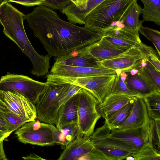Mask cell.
<instances>
[{
  "label": "cell",
  "instance_id": "obj_41",
  "mask_svg": "<svg viewBox=\"0 0 160 160\" xmlns=\"http://www.w3.org/2000/svg\"><path fill=\"white\" fill-rule=\"evenodd\" d=\"M7 112H12L8 107L0 100V118H3L5 113Z\"/></svg>",
  "mask_w": 160,
  "mask_h": 160
},
{
  "label": "cell",
  "instance_id": "obj_8",
  "mask_svg": "<svg viewBox=\"0 0 160 160\" xmlns=\"http://www.w3.org/2000/svg\"><path fill=\"white\" fill-rule=\"evenodd\" d=\"M111 130L105 121L103 125L94 131L89 138L94 147L105 155L108 160L125 159L136 152L111 138Z\"/></svg>",
  "mask_w": 160,
  "mask_h": 160
},
{
  "label": "cell",
  "instance_id": "obj_17",
  "mask_svg": "<svg viewBox=\"0 0 160 160\" xmlns=\"http://www.w3.org/2000/svg\"><path fill=\"white\" fill-rule=\"evenodd\" d=\"M93 144L89 138L80 136L64 148L58 160H78L80 157L91 151Z\"/></svg>",
  "mask_w": 160,
  "mask_h": 160
},
{
  "label": "cell",
  "instance_id": "obj_28",
  "mask_svg": "<svg viewBox=\"0 0 160 160\" xmlns=\"http://www.w3.org/2000/svg\"><path fill=\"white\" fill-rule=\"evenodd\" d=\"M132 156L135 160H160V151L148 142Z\"/></svg>",
  "mask_w": 160,
  "mask_h": 160
},
{
  "label": "cell",
  "instance_id": "obj_21",
  "mask_svg": "<svg viewBox=\"0 0 160 160\" xmlns=\"http://www.w3.org/2000/svg\"><path fill=\"white\" fill-rule=\"evenodd\" d=\"M142 8L137 3V1L132 3L121 15L114 24L134 32L139 36L138 28L141 21L139 16L142 13Z\"/></svg>",
  "mask_w": 160,
  "mask_h": 160
},
{
  "label": "cell",
  "instance_id": "obj_33",
  "mask_svg": "<svg viewBox=\"0 0 160 160\" xmlns=\"http://www.w3.org/2000/svg\"><path fill=\"white\" fill-rule=\"evenodd\" d=\"M82 88L77 85L68 83L61 96L59 101V106L68 101Z\"/></svg>",
  "mask_w": 160,
  "mask_h": 160
},
{
  "label": "cell",
  "instance_id": "obj_36",
  "mask_svg": "<svg viewBox=\"0 0 160 160\" xmlns=\"http://www.w3.org/2000/svg\"><path fill=\"white\" fill-rule=\"evenodd\" d=\"M43 5L52 10H58L60 11L69 4L70 0H44Z\"/></svg>",
  "mask_w": 160,
  "mask_h": 160
},
{
  "label": "cell",
  "instance_id": "obj_19",
  "mask_svg": "<svg viewBox=\"0 0 160 160\" xmlns=\"http://www.w3.org/2000/svg\"><path fill=\"white\" fill-rule=\"evenodd\" d=\"M138 96L122 94H110L101 104L97 109L101 117L105 119L108 115L119 109Z\"/></svg>",
  "mask_w": 160,
  "mask_h": 160
},
{
  "label": "cell",
  "instance_id": "obj_22",
  "mask_svg": "<svg viewBox=\"0 0 160 160\" xmlns=\"http://www.w3.org/2000/svg\"><path fill=\"white\" fill-rule=\"evenodd\" d=\"M104 0H88L82 10L78 9L72 2L61 12L67 16L69 22L74 24H85L86 16L96 7Z\"/></svg>",
  "mask_w": 160,
  "mask_h": 160
},
{
  "label": "cell",
  "instance_id": "obj_12",
  "mask_svg": "<svg viewBox=\"0 0 160 160\" xmlns=\"http://www.w3.org/2000/svg\"><path fill=\"white\" fill-rule=\"evenodd\" d=\"M150 118L147 124L138 128L123 131L112 130L109 136L137 151L148 142L150 143Z\"/></svg>",
  "mask_w": 160,
  "mask_h": 160
},
{
  "label": "cell",
  "instance_id": "obj_26",
  "mask_svg": "<svg viewBox=\"0 0 160 160\" xmlns=\"http://www.w3.org/2000/svg\"><path fill=\"white\" fill-rule=\"evenodd\" d=\"M102 36L115 37L134 42H141L139 36L134 32L125 28L111 25L99 33Z\"/></svg>",
  "mask_w": 160,
  "mask_h": 160
},
{
  "label": "cell",
  "instance_id": "obj_14",
  "mask_svg": "<svg viewBox=\"0 0 160 160\" xmlns=\"http://www.w3.org/2000/svg\"><path fill=\"white\" fill-rule=\"evenodd\" d=\"M88 46L75 49L64 55L55 58V62L73 66L101 67L99 66L97 60L89 53Z\"/></svg>",
  "mask_w": 160,
  "mask_h": 160
},
{
  "label": "cell",
  "instance_id": "obj_11",
  "mask_svg": "<svg viewBox=\"0 0 160 160\" xmlns=\"http://www.w3.org/2000/svg\"><path fill=\"white\" fill-rule=\"evenodd\" d=\"M0 100L12 112L27 122L36 119L35 104L21 94L0 91Z\"/></svg>",
  "mask_w": 160,
  "mask_h": 160
},
{
  "label": "cell",
  "instance_id": "obj_4",
  "mask_svg": "<svg viewBox=\"0 0 160 160\" xmlns=\"http://www.w3.org/2000/svg\"><path fill=\"white\" fill-rule=\"evenodd\" d=\"M48 85L40 94L35 103L36 118L39 121L55 124L61 96L68 83L47 78Z\"/></svg>",
  "mask_w": 160,
  "mask_h": 160
},
{
  "label": "cell",
  "instance_id": "obj_2",
  "mask_svg": "<svg viewBox=\"0 0 160 160\" xmlns=\"http://www.w3.org/2000/svg\"><path fill=\"white\" fill-rule=\"evenodd\" d=\"M25 14L9 2L0 6V24L4 34L13 41L30 59L32 74L39 77L48 73L51 56L39 54L34 49L26 34L23 25Z\"/></svg>",
  "mask_w": 160,
  "mask_h": 160
},
{
  "label": "cell",
  "instance_id": "obj_5",
  "mask_svg": "<svg viewBox=\"0 0 160 160\" xmlns=\"http://www.w3.org/2000/svg\"><path fill=\"white\" fill-rule=\"evenodd\" d=\"M47 76L52 79L74 84L84 88L91 93L100 104L111 94L116 74L80 78L61 77L50 74Z\"/></svg>",
  "mask_w": 160,
  "mask_h": 160
},
{
  "label": "cell",
  "instance_id": "obj_23",
  "mask_svg": "<svg viewBox=\"0 0 160 160\" xmlns=\"http://www.w3.org/2000/svg\"><path fill=\"white\" fill-rule=\"evenodd\" d=\"M78 133V124L76 122L61 129L56 127L53 131L52 136L56 144L61 145L65 148L77 138Z\"/></svg>",
  "mask_w": 160,
  "mask_h": 160
},
{
  "label": "cell",
  "instance_id": "obj_6",
  "mask_svg": "<svg viewBox=\"0 0 160 160\" xmlns=\"http://www.w3.org/2000/svg\"><path fill=\"white\" fill-rule=\"evenodd\" d=\"M78 92V135L88 138L93 132L96 124L101 117L97 109L98 103L94 97L84 88Z\"/></svg>",
  "mask_w": 160,
  "mask_h": 160
},
{
  "label": "cell",
  "instance_id": "obj_7",
  "mask_svg": "<svg viewBox=\"0 0 160 160\" xmlns=\"http://www.w3.org/2000/svg\"><path fill=\"white\" fill-rule=\"evenodd\" d=\"M48 85L22 75L8 73L0 79V91L18 93L34 104Z\"/></svg>",
  "mask_w": 160,
  "mask_h": 160
},
{
  "label": "cell",
  "instance_id": "obj_25",
  "mask_svg": "<svg viewBox=\"0 0 160 160\" xmlns=\"http://www.w3.org/2000/svg\"><path fill=\"white\" fill-rule=\"evenodd\" d=\"M144 7L142 9L144 21H151L160 25V0H140Z\"/></svg>",
  "mask_w": 160,
  "mask_h": 160
},
{
  "label": "cell",
  "instance_id": "obj_27",
  "mask_svg": "<svg viewBox=\"0 0 160 160\" xmlns=\"http://www.w3.org/2000/svg\"><path fill=\"white\" fill-rule=\"evenodd\" d=\"M142 98L149 118L160 120V92L155 91Z\"/></svg>",
  "mask_w": 160,
  "mask_h": 160
},
{
  "label": "cell",
  "instance_id": "obj_46",
  "mask_svg": "<svg viewBox=\"0 0 160 160\" xmlns=\"http://www.w3.org/2000/svg\"><path fill=\"white\" fill-rule=\"evenodd\" d=\"M138 72V70L137 69H133L128 72L132 75H134L136 74Z\"/></svg>",
  "mask_w": 160,
  "mask_h": 160
},
{
  "label": "cell",
  "instance_id": "obj_30",
  "mask_svg": "<svg viewBox=\"0 0 160 160\" xmlns=\"http://www.w3.org/2000/svg\"><path fill=\"white\" fill-rule=\"evenodd\" d=\"M143 22L141 20L138 31L142 34L151 41L155 46L158 55L160 56V32L157 30L145 27L142 25Z\"/></svg>",
  "mask_w": 160,
  "mask_h": 160
},
{
  "label": "cell",
  "instance_id": "obj_13",
  "mask_svg": "<svg viewBox=\"0 0 160 160\" xmlns=\"http://www.w3.org/2000/svg\"><path fill=\"white\" fill-rule=\"evenodd\" d=\"M50 74L59 76L80 78L116 74L114 70L103 67L90 68L71 66L55 62Z\"/></svg>",
  "mask_w": 160,
  "mask_h": 160
},
{
  "label": "cell",
  "instance_id": "obj_31",
  "mask_svg": "<svg viewBox=\"0 0 160 160\" xmlns=\"http://www.w3.org/2000/svg\"><path fill=\"white\" fill-rule=\"evenodd\" d=\"M149 139L150 143L160 151V120L151 119Z\"/></svg>",
  "mask_w": 160,
  "mask_h": 160
},
{
  "label": "cell",
  "instance_id": "obj_38",
  "mask_svg": "<svg viewBox=\"0 0 160 160\" xmlns=\"http://www.w3.org/2000/svg\"><path fill=\"white\" fill-rule=\"evenodd\" d=\"M8 2H12L27 7L43 5L44 0H8Z\"/></svg>",
  "mask_w": 160,
  "mask_h": 160
},
{
  "label": "cell",
  "instance_id": "obj_42",
  "mask_svg": "<svg viewBox=\"0 0 160 160\" xmlns=\"http://www.w3.org/2000/svg\"><path fill=\"white\" fill-rule=\"evenodd\" d=\"M22 158L24 160H46L34 153H31L26 157H22Z\"/></svg>",
  "mask_w": 160,
  "mask_h": 160
},
{
  "label": "cell",
  "instance_id": "obj_37",
  "mask_svg": "<svg viewBox=\"0 0 160 160\" xmlns=\"http://www.w3.org/2000/svg\"><path fill=\"white\" fill-rule=\"evenodd\" d=\"M78 160H108L107 158L94 147L86 155L79 158Z\"/></svg>",
  "mask_w": 160,
  "mask_h": 160
},
{
  "label": "cell",
  "instance_id": "obj_35",
  "mask_svg": "<svg viewBox=\"0 0 160 160\" xmlns=\"http://www.w3.org/2000/svg\"><path fill=\"white\" fill-rule=\"evenodd\" d=\"M3 119L10 124L15 130L27 122L12 112L5 113Z\"/></svg>",
  "mask_w": 160,
  "mask_h": 160
},
{
  "label": "cell",
  "instance_id": "obj_44",
  "mask_svg": "<svg viewBox=\"0 0 160 160\" xmlns=\"http://www.w3.org/2000/svg\"><path fill=\"white\" fill-rule=\"evenodd\" d=\"M0 126L6 127L12 129L14 131V128L9 123L6 121L3 118H0Z\"/></svg>",
  "mask_w": 160,
  "mask_h": 160
},
{
  "label": "cell",
  "instance_id": "obj_47",
  "mask_svg": "<svg viewBox=\"0 0 160 160\" xmlns=\"http://www.w3.org/2000/svg\"><path fill=\"white\" fill-rule=\"evenodd\" d=\"M126 159L128 160H134V159L132 156H129L128 157H127L126 158Z\"/></svg>",
  "mask_w": 160,
  "mask_h": 160
},
{
  "label": "cell",
  "instance_id": "obj_24",
  "mask_svg": "<svg viewBox=\"0 0 160 160\" xmlns=\"http://www.w3.org/2000/svg\"><path fill=\"white\" fill-rule=\"evenodd\" d=\"M135 99L111 114L105 119L111 130L117 129L127 119L132 111Z\"/></svg>",
  "mask_w": 160,
  "mask_h": 160
},
{
  "label": "cell",
  "instance_id": "obj_1",
  "mask_svg": "<svg viewBox=\"0 0 160 160\" xmlns=\"http://www.w3.org/2000/svg\"><path fill=\"white\" fill-rule=\"evenodd\" d=\"M24 19L51 57H59L102 38L99 33L64 21L53 10L43 5L25 14Z\"/></svg>",
  "mask_w": 160,
  "mask_h": 160
},
{
  "label": "cell",
  "instance_id": "obj_45",
  "mask_svg": "<svg viewBox=\"0 0 160 160\" xmlns=\"http://www.w3.org/2000/svg\"><path fill=\"white\" fill-rule=\"evenodd\" d=\"M121 78L122 81L124 82L127 77L128 74L126 72H122L120 74Z\"/></svg>",
  "mask_w": 160,
  "mask_h": 160
},
{
  "label": "cell",
  "instance_id": "obj_49",
  "mask_svg": "<svg viewBox=\"0 0 160 160\" xmlns=\"http://www.w3.org/2000/svg\"><path fill=\"white\" fill-rule=\"evenodd\" d=\"M2 0H0V2L2 1Z\"/></svg>",
  "mask_w": 160,
  "mask_h": 160
},
{
  "label": "cell",
  "instance_id": "obj_16",
  "mask_svg": "<svg viewBox=\"0 0 160 160\" xmlns=\"http://www.w3.org/2000/svg\"><path fill=\"white\" fill-rule=\"evenodd\" d=\"M128 49L113 45L103 37L97 42L88 46L89 53L98 62L116 58Z\"/></svg>",
  "mask_w": 160,
  "mask_h": 160
},
{
  "label": "cell",
  "instance_id": "obj_3",
  "mask_svg": "<svg viewBox=\"0 0 160 160\" xmlns=\"http://www.w3.org/2000/svg\"><path fill=\"white\" fill-rule=\"evenodd\" d=\"M137 0H104L85 18L84 27L100 33L118 21L127 8Z\"/></svg>",
  "mask_w": 160,
  "mask_h": 160
},
{
  "label": "cell",
  "instance_id": "obj_34",
  "mask_svg": "<svg viewBox=\"0 0 160 160\" xmlns=\"http://www.w3.org/2000/svg\"><path fill=\"white\" fill-rule=\"evenodd\" d=\"M102 37L112 44L121 48L127 49H129L135 47L139 44L132 41L115 37L108 36Z\"/></svg>",
  "mask_w": 160,
  "mask_h": 160
},
{
  "label": "cell",
  "instance_id": "obj_18",
  "mask_svg": "<svg viewBox=\"0 0 160 160\" xmlns=\"http://www.w3.org/2000/svg\"><path fill=\"white\" fill-rule=\"evenodd\" d=\"M78 92L59 107L55 124L58 128L61 129L68 124L77 122Z\"/></svg>",
  "mask_w": 160,
  "mask_h": 160
},
{
  "label": "cell",
  "instance_id": "obj_15",
  "mask_svg": "<svg viewBox=\"0 0 160 160\" xmlns=\"http://www.w3.org/2000/svg\"><path fill=\"white\" fill-rule=\"evenodd\" d=\"M147 107L142 97L135 99L132 111L127 119L116 129L123 131L142 127L149 121Z\"/></svg>",
  "mask_w": 160,
  "mask_h": 160
},
{
  "label": "cell",
  "instance_id": "obj_20",
  "mask_svg": "<svg viewBox=\"0 0 160 160\" xmlns=\"http://www.w3.org/2000/svg\"><path fill=\"white\" fill-rule=\"evenodd\" d=\"M126 72L128 76L124 82L128 89L136 96L143 97L157 91L140 70L134 75Z\"/></svg>",
  "mask_w": 160,
  "mask_h": 160
},
{
  "label": "cell",
  "instance_id": "obj_32",
  "mask_svg": "<svg viewBox=\"0 0 160 160\" xmlns=\"http://www.w3.org/2000/svg\"><path fill=\"white\" fill-rule=\"evenodd\" d=\"M120 74H116L115 82L110 94H122L129 96H137L128 89L124 82L121 79Z\"/></svg>",
  "mask_w": 160,
  "mask_h": 160
},
{
  "label": "cell",
  "instance_id": "obj_10",
  "mask_svg": "<svg viewBox=\"0 0 160 160\" xmlns=\"http://www.w3.org/2000/svg\"><path fill=\"white\" fill-rule=\"evenodd\" d=\"M148 45L142 42L115 58L98 62L99 66L112 69L116 73L127 72L132 69H139L144 59L148 60Z\"/></svg>",
  "mask_w": 160,
  "mask_h": 160
},
{
  "label": "cell",
  "instance_id": "obj_40",
  "mask_svg": "<svg viewBox=\"0 0 160 160\" xmlns=\"http://www.w3.org/2000/svg\"><path fill=\"white\" fill-rule=\"evenodd\" d=\"M76 7L79 10H82L86 7L88 0H70Z\"/></svg>",
  "mask_w": 160,
  "mask_h": 160
},
{
  "label": "cell",
  "instance_id": "obj_43",
  "mask_svg": "<svg viewBox=\"0 0 160 160\" xmlns=\"http://www.w3.org/2000/svg\"><path fill=\"white\" fill-rule=\"evenodd\" d=\"M3 141H0V160H6L8 159L5 155L3 148Z\"/></svg>",
  "mask_w": 160,
  "mask_h": 160
},
{
  "label": "cell",
  "instance_id": "obj_29",
  "mask_svg": "<svg viewBox=\"0 0 160 160\" xmlns=\"http://www.w3.org/2000/svg\"><path fill=\"white\" fill-rule=\"evenodd\" d=\"M156 90L160 92V71L148 60L139 69Z\"/></svg>",
  "mask_w": 160,
  "mask_h": 160
},
{
  "label": "cell",
  "instance_id": "obj_48",
  "mask_svg": "<svg viewBox=\"0 0 160 160\" xmlns=\"http://www.w3.org/2000/svg\"><path fill=\"white\" fill-rule=\"evenodd\" d=\"M6 2H8V0H3L0 2V6Z\"/></svg>",
  "mask_w": 160,
  "mask_h": 160
},
{
  "label": "cell",
  "instance_id": "obj_9",
  "mask_svg": "<svg viewBox=\"0 0 160 160\" xmlns=\"http://www.w3.org/2000/svg\"><path fill=\"white\" fill-rule=\"evenodd\" d=\"M55 127L53 125L34 120L26 122L16 130L15 134L20 142L42 146L56 144L52 133Z\"/></svg>",
  "mask_w": 160,
  "mask_h": 160
},
{
  "label": "cell",
  "instance_id": "obj_39",
  "mask_svg": "<svg viewBox=\"0 0 160 160\" xmlns=\"http://www.w3.org/2000/svg\"><path fill=\"white\" fill-rule=\"evenodd\" d=\"M14 131L12 129L0 126V141L7 139Z\"/></svg>",
  "mask_w": 160,
  "mask_h": 160
}]
</instances>
